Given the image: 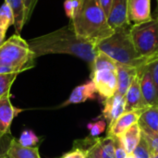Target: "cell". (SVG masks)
<instances>
[{
	"mask_svg": "<svg viewBox=\"0 0 158 158\" xmlns=\"http://www.w3.org/2000/svg\"><path fill=\"white\" fill-rule=\"evenodd\" d=\"M1 158H11V157H9V156H8L6 154V155H4V156H2Z\"/></svg>",
	"mask_w": 158,
	"mask_h": 158,
	"instance_id": "cell-39",
	"label": "cell"
},
{
	"mask_svg": "<svg viewBox=\"0 0 158 158\" xmlns=\"http://www.w3.org/2000/svg\"><path fill=\"white\" fill-rule=\"evenodd\" d=\"M115 142V157L116 158H127L128 154L123 147L118 137H113Z\"/></svg>",
	"mask_w": 158,
	"mask_h": 158,
	"instance_id": "cell-30",
	"label": "cell"
},
{
	"mask_svg": "<svg viewBox=\"0 0 158 158\" xmlns=\"http://www.w3.org/2000/svg\"><path fill=\"white\" fill-rule=\"evenodd\" d=\"M150 69L153 75V80L155 82L156 90V97H157V104H158V60L151 63L150 65Z\"/></svg>",
	"mask_w": 158,
	"mask_h": 158,
	"instance_id": "cell-31",
	"label": "cell"
},
{
	"mask_svg": "<svg viewBox=\"0 0 158 158\" xmlns=\"http://www.w3.org/2000/svg\"><path fill=\"white\" fill-rule=\"evenodd\" d=\"M151 0H128V19L131 25L152 20Z\"/></svg>",
	"mask_w": 158,
	"mask_h": 158,
	"instance_id": "cell-7",
	"label": "cell"
},
{
	"mask_svg": "<svg viewBox=\"0 0 158 158\" xmlns=\"http://www.w3.org/2000/svg\"><path fill=\"white\" fill-rule=\"evenodd\" d=\"M80 4L81 0H66L64 2V8L68 18H69L70 19L74 18L79 9Z\"/></svg>",
	"mask_w": 158,
	"mask_h": 158,
	"instance_id": "cell-28",
	"label": "cell"
},
{
	"mask_svg": "<svg viewBox=\"0 0 158 158\" xmlns=\"http://www.w3.org/2000/svg\"><path fill=\"white\" fill-rule=\"evenodd\" d=\"M87 129L90 132V137L97 138L103 134L107 129V123L105 119H98L94 122H90L87 124Z\"/></svg>",
	"mask_w": 158,
	"mask_h": 158,
	"instance_id": "cell-26",
	"label": "cell"
},
{
	"mask_svg": "<svg viewBox=\"0 0 158 158\" xmlns=\"http://www.w3.org/2000/svg\"><path fill=\"white\" fill-rule=\"evenodd\" d=\"M27 42L36 58L50 54L71 55L86 62L90 69L97 55L96 47L79 38L70 24Z\"/></svg>",
	"mask_w": 158,
	"mask_h": 158,
	"instance_id": "cell-1",
	"label": "cell"
},
{
	"mask_svg": "<svg viewBox=\"0 0 158 158\" xmlns=\"http://www.w3.org/2000/svg\"><path fill=\"white\" fill-rule=\"evenodd\" d=\"M140 125V124H139ZM141 130H142V137L145 140V142L147 143L150 150L152 153L158 154V133L152 131L151 129L143 126V125H140Z\"/></svg>",
	"mask_w": 158,
	"mask_h": 158,
	"instance_id": "cell-23",
	"label": "cell"
},
{
	"mask_svg": "<svg viewBox=\"0 0 158 158\" xmlns=\"http://www.w3.org/2000/svg\"><path fill=\"white\" fill-rule=\"evenodd\" d=\"M21 111L11 104L10 94L0 97V138L10 134L11 123Z\"/></svg>",
	"mask_w": 158,
	"mask_h": 158,
	"instance_id": "cell-11",
	"label": "cell"
},
{
	"mask_svg": "<svg viewBox=\"0 0 158 158\" xmlns=\"http://www.w3.org/2000/svg\"><path fill=\"white\" fill-rule=\"evenodd\" d=\"M12 140V139H11ZM10 140V141H11ZM10 141L7 142V139H6V136L3 137V138H0V158L2 157L4 155L6 154V150H7V147L9 145V143Z\"/></svg>",
	"mask_w": 158,
	"mask_h": 158,
	"instance_id": "cell-32",
	"label": "cell"
},
{
	"mask_svg": "<svg viewBox=\"0 0 158 158\" xmlns=\"http://www.w3.org/2000/svg\"><path fill=\"white\" fill-rule=\"evenodd\" d=\"M6 155L11 158H41L39 148L36 147H23L16 139H12L6 150Z\"/></svg>",
	"mask_w": 158,
	"mask_h": 158,
	"instance_id": "cell-17",
	"label": "cell"
},
{
	"mask_svg": "<svg viewBox=\"0 0 158 158\" xmlns=\"http://www.w3.org/2000/svg\"><path fill=\"white\" fill-rule=\"evenodd\" d=\"M98 94L94 82L90 80L73 89L69 98L60 105V107H65L69 105H76L85 103L87 101H92L96 99V94Z\"/></svg>",
	"mask_w": 158,
	"mask_h": 158,
	"instance_id": "cell-12",
	"label": "cell"
},
{
	"mask_svg": "<svg viewBox=\"0 0 158 158\" xmlns=\"http://www.w3.org/2000/svg\"><path fill=\"white\" fill-rule=\"evenodd\" d=\"M145 109L134 110L130 112H125L121 115L117 121L107 130V136L110 137H119L124 131H126L132 125L139 122L143 112Z\"/></svg>",
	"mask_w": 158,
	"mask_h": 158,
	"instance_id": "cell-13",
	"label": "cell"
},
{
	"mask_svg": "<svg viewBox=\"0 0 158 158\" xmlns=\"http://www.w3.org/2000/svg\"><path fill=\"white\" fill-rule=\"evenodd\" d=\"M132 154L136 158H151L152 152H151L147 143L145 142V140L142 137L140 143L135 148V150L133 151Z\"/></svg>",
	"mask_w": 158,
	"mask_h": 158,
	"instance_id": "cell-27",
	"label": "cell"
},
{
	"mask_svg": "<svg viewBox=\"0 0 158 158\" xmlns=\"http://www.w3.org/2000/svg\"><path fill=\"white\" fill-rule=\"evenodd\" d=\"M35 55L26 40L19 34H13L0 46V67L10 73H21L35 66Z\"/></svg>",
	"mask_w": 158,
	"mask_h": 158,
	"instance_id": "cell-4",
	"label": "cell"
},
{
	"mask_svg": "<svg viewBox=\"0 0 158 158\" xmlns=\"http://www.w3.org/2000/svg\"><path fill=\"white\" fill-rule=\"evenodd\" d=\"M117 71H118L117 94L125 96L133 80L138 74V69L117 63Z\"/></svg>",
	"mask_w": 158,
	"mask_h": 158,
	"instance_id": "cell-15",
	"label": "cell"
},
{
	"mask_svg": "<svg viewBox=\"0 0 158 158\" xmlns=\"http://www.w3.org/2000/svg\"><path fill=\"white\" fill-rule=\"evenodd\" d=\"M93 146H94V145H93ZM90 151H91V150H90ZM87 158H93L92 157V156H91V154H89V156H88V157Z\"/></svg>",
	"mask_w": 158,
	"mask_h": 158,
	"instance_id": "cell-40",
	"label": "cell"
},
{
	"mask_svg": "<svg viewBox=\"0 0 158 158\" xmlns=\"http://www.w3.org/2000/svg\"><path fill=\"white\" fill-rule=\"evenodd\" d=\"M91 80L104 100L112 97L118 90L117 62L107 55L97 51L94 67L91 69Z\"/></svg>",
	"mask_w": 158,
	"mask_h": 158,
	"instance_id": "cell-5",
	"label": "cell"
},
{
	"mask_svg": "<svg viewBox=\"0 0 158 158\" xmlns=\"http://www.w3.org/2000/svg\"><path fill=\"white\" fill-rule=\"evenodd\" d=\"M18 143L23 147H36L39 143V138L32 131L25 130L21 132Z\"/></svg>",
	"mask_w": 158,
	"mask_h": 158,
	"instance_id": "cell-24",
	"label": "cell"
},
{
	"mask_svg": "<svg viewBox=\"0 0 158 158\" xmlns=\"http://www.w3.org/2000/svg\"><path fill=\"white\" fill-rule=\"evenodd\" d=\"M119 140L128 155L132 154L142 140V130L139 123L132 125L119 137Z\"/></svg>",
	"mask_w": 158,
	"mask_h": 158,
	"instance_id": "cell-16",
	"label": "cell"
},
{
	"mask_svg": "<svg viewBox=\"0 0 158 158\" xmlns=\"http://www.w3.org/2000/svg\"><path fill=\"white\" fill-rule=\"evenodd\" d=\"M107 21L114 31L132 26L128 19V0H113Z\"/></svg>",
	"mask_w": 158,
	"mask_h": 158,
	"instance_id": "cell-10",
	"label": "cell"
},
{
	"mask_svg": "<svg viewBox=\"0 0 158 158\" xmlns=\"http://www.w3.org/2000/svg\"><path fill=\"white\" fill-rule=\"evenodd\" d=\"M38 0H24L25 5V24L30 20Z\"/></svg>",
	"mask_w": 158,
	"mask_h": 158,
	"instance_id": "cell-29",
	"label": "cell"
},
{
	"mask_svg": "<svg viewBox=\"0 0 158 158\" xmlns=\"http://www.w3.org/2000/svg\"><path fill=\"white\" fill-rule=\"evenodd\" d=\"M157 1V7H156V18L155 19H156L158 20V0H156Z\"/></svg>",
	"mask_w": 158,
	"mask_h": 158,
	"instance_id": "cell-36",
	"label": "cell"
},
{
	"mask_svg": "<svg viewBox=\"0 0 158 158\" xmlns=\"http://www.w3.org/2000/svg\"><path fill=\"white\" fill-rule=\"evenodd\" d=\"M15 24L13 12L7 3L4 2L0 6V27L7 31V29Z\"/></svg>",
	"mask_w": 158,
	"mask_h": 158,
	"instance_id": "cell-22",
	"label": "cell"
},
{
	"mask_svg": "<svg viewBox=\"0 0 158 158\" xmlns=\"http://www.w3.org/2000/svg\"><path fill=\"white\" fill-rule=\"evenodd\" d=\"M10 6L15 18V30L17 34H20L25 25V5L24 0H5Z\"/></svg>",
	"mask_w": 158,
	"mask_h": 158,
	"instance_id": "cell-18",
	"label": "cell"
},
{
	"mask_svg": "<svg viewBox=\"0 0 158 158\" xmlns=\"http://www.w3.org/2000/svg\"><path fill=\"white\" fill-rule=\"evenodd\" d=\"M149 65L138 69V76L140 79L141 91H142L144 102L149 107L158 106L155 82L153 80V75H152Z\"/></svg>",
	"mask_w": 158,
	"mask_h": 158,
	"instance_id": "cell-9",
	"label": "cell"
},
{
	"mask_svg": "<svg viewBox=\"0 0 158 158\" xmlns=\"http://www.w3.org/2000/svg\"><path fill=\"white\" fill-rule=\"evenodd\" d=\"M151 158H158V154L152 153V155H151Z\"/></svg>",
	"mask_w": 158,
	"mask_h": 158,
	"instance_id": "cell-37",
	"label": "cell"
},
{
	"mask_svg": "<svg viewBox=\"0 0 158 158\" xmlns=\"http://www.w3.org/2000/svg\"><path fill=\"white\" fill-rule=\"evenodd\" d=\"M125 102H126L125 112L146 109L147 107H149L144 102V99L141 91L140 79H139L138 74L133 80L131 85L130 86L128 92L125 94Z\"/></svg>",
	"mask_w": 158,
	"mask_h": 158,
	"instance_id": "cell-14",
	"label": "cell"
},
{
	"mask_svg": "<svg viewBox=\"0 0 158 158\" xmlns=\"http://www.w3.org/2000/svg\"><path fill=\"white\" fill-rule=\"evenodd\" d=\"M99 140H100V138H97L96 143L91 148L90 154H91V156H92L93 158H100L99 157V152H98V143H99Z\"/></svg>",
	"mask_w": 158,
	"mask_h": 158,
	"instance_id": "cell-34",
	"label": "cell"
},
{
	"mask_svg": "<svg viewBox=\"0 0 158 158\" xmlns=\"http://www.w3.org/2000/svg\"><path fill=\"white\" fill-rule=\"evenodd\" d=\"M131 35L137 52L153 62L158 60V20H152L131 27Z\"/></svg>",
	"mask_w": 158,
	"mask_h": 158,
	"instance_id": "cell-6",
	"label": "cell"
},
{
	"mask_svg": "<svg viewBox=\"0 0 158 158\" xmlns=\"http://www.w3.org/2000/svg\"><path fill=\"white\" fill-rule=\"evenodd\" d=\"M99 3H100L101 7L104 10L105 14L106 15V17H108L112 4H113V0H99Z\"/></svg>",
	"mask_w": 158,
	"mask_h": 158,
	"instance_id": "cell-33",
	"label": "cell"
},
{
	"mask_svg": "<svg viewBox=\"0 0 158 158\" xmlns=\"http://www.w3.org/2000/svg\"><path fill=\"white\" fill-rule=\"evenodd\" d=\"M127 158H136V157L134 156V155H133V154H130V155H128Z\"/></svg>",
	"mask_w": 158,
	"mask_h": 158,
	"instance_id": "cell-38",
	"label": "cell"
},
{
	"mask_svg": "<svg viewBox=\"0 0 158 158\" xmlns=\"http://www.w3.org/2000/svg\"><path fill=\"white\" fill-rule=\"evenodd\" d=\"M131 27L115 31L110 37L103 40L96 49L107 55L117 63L140 69L153 61L142 56L137 52L131 39Z\"/></svg>",
	"mask_w": 158,
	"mask_h": 158,
	"instance_id": "cell-3",
	"label": "cell"
},
{
	"mask_svg": "<svg viewBox=\"0 0 158 158\" xmlns=\"http://www.w3.org/2000/svg\"><path fill=\"white\" fill-rule=\"evenodd\" d=\"M138 123L158 133V106L147 107L143 112Z\"/></svg>",
	"mask_w": 158,
	"mask_h": 158,
	"instance_id": "cell-20",
	"label": "cell"
},
{
	"mask_svg": "<svg viewBox=\"0 0 158 158\" xmlns=\"http://www.w3.org/2000/svg\"><path fill=\"white\" fill-rule=\"evenodd\" d=\"M125 96L115 94L112 97L104 100L102 117L107 123V130L117 121V119L125 113Z\"/></svg>",
	"mask_w": 158,
	"mask_h": 158,
	"instance_id": "cell-8",
	"label": "cell"
},
{
	"mask_svg": "<svg viewBox=\"0 0 158 158\" xmlns=\"http://www.w3.org/2000/svg\"><path fill=\"white\" fill-rule=\"evenodd\" d=\"M70 25L79 38L95 47L114 33L99 0H81L79 9L71 19Z\"/></svg>",
	"mask_w": 158,
	"mask_h": 158,
	"instance_id": "cell-2",
	"label": "cell"
},
{
	"mask_svg": "<svg viewBox=\"0 0 158 158\" xmlns=\"http://www.w3.org/2000/svg\"><path fill=\"white\" fill-rule=\"evenodd\" d=\"M18 75V73L0 74V97L10 94V88Z\"/></svg>",
	"mask_w": 158,
	"mask_h": 158,
	"instance_id": "cell-25",
	"label": "cell"
},
{
	"mask_svg": "<svg viewBox=\"0 0 158 158\" xmlns=\"http://www.w3.org/2000/svg\"><path fill=\"white\" fill-rule=\"evenodd\" d=\"M6 31L0 27V46L5 43V36H6Z\"/></svg>",
	"mask_w": 158,
	"mask_h": 158,
	"instance_id": "cell-35",
	"label": "cell"
},
{
	"mask_svg": "<svg viewBox=\"0 0 158 158\" xmlns=\"http://www.w3.org/2000/svg\"><path fill=\"white\" fill-rule=\"evenodd\" d=\"M98 152L100 158H116L114 138L110 136L100 138L98 143Z\"/></svg>",
	"mask_w": 158,
	"mask_h": 158,
	"instance_id": "cell-21",
	"label": "cell"
},
{
	"mask_svg": "<svg viewBox=\"0 0 158 158\" xmlns=\"http://www.w3.org/2000/svg\"><path fill=\"white\" fill-rule=\"evenodd\" d=\"M96 141L97 138H92L89 136L86 139L81 140L79 146L73 145V149L64 154L61 158H87L90 154L91 148L96 143Z\"/></svg>",
	"mask_w": 158,
	"mask_h": 158,
	"instance_id": "cell-19",
	"label": "cell"
}]
</instances>
